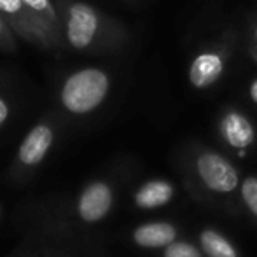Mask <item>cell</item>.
Returning a JSON list of instances; mask_svg holds the SVG:
<instances>
[{
	"label": "cell",
	"instance_id": "cell-1",
	"mask_svg": "<svg viewBox=\"0 0 257 257\" xmlns=\"http://www.w3.org/2000/svg\"><path fill=\"white\" fill-rule=\"evenodd\" d=\"M193 173L198 186L215 198H229L240 189V172L220 153L210 149L198 151L193 159Z\"/></svg>",
	"mask_w": 257,
	"mask_h": 257
},
{
	"label": "cell",
	"instance_id": "cell-2",
	"mask_svg": "<svg viewBox=\"0 0 257 257\" xmlns=\"http://www.w3.org/2000/svg\"><path fill=\"white\" fill-rule=\"evenodd\" d=\"M107 74L100 68L88 67L74 72L61 88V103L74 114H86L98 107L108 93Z\"/></svg>",
	"mask_w": 257,
	"mask_h": 257
},
{
	"label": "cell",
	"instance_id": "cell-3",
	"mask_svg": "<svg viewBox=\"0 0 257 257\" xmlns=\"http://www.w3.org/2000/svg\"><path fill=\"white\" fill-rule=\"evenodd\" d=\"M0 13L9 18L14 30L20 32L23 37L39 42H51L53 39L56 41V30L35 16L23 0H0Z\"/></svg>",
	"mask_w": 257,
	"mask_h": 257
},
{
	"label": "cell",
	"instance_id": "cell-4",
	"mask_svg": "<svg viewBox=\"0 0 257 257\" xmlns=\"http://www.w3.org/2000/svg\"><path fill=\"white\" fill-rule=\"evenodd\" d=\"M98 13L84 2H75L68 7L67 41L74 49H86L98 32Z\"/></svg>",
	"mask_w": 257,
	"mask_h": 257
},
{
	"label": "cell",
	"instance_id": "cell-5",
	"mask_svg": "<svg viewBox=\"0 0 257 257\" xmlns=\"http://www.w3.org/2000/svg\"><path fill=\"white\" fill-rule=\"evenodd\" d=\"M219 132L226 146L234 151H247L255 142V128L247 115L238 110H226L220 117Z\"/></svg>",
	"mask_w": 257,
	"mask_h": 257
},
{
	"label": "cell",
	"instance_id": "cell-6",
	"mask_svg": "<svg viewBox=\"0 0 257 257\" xmlns=\"http://www.w3.org/2000/svg\"><path fill=\"white\" fill-rule=\"evenodd\" d=\"M226 61L224 56L217 51L200 53L189 67V81L196 89H206L213 86L224 74Z\"/></svg>",
	"mask_w": 257,
	"mask_h": 257
},
{
	"label": "cell",
	"instance_id": "cell-7",
	"mask_svg": "<svg viewBox=\"0 0 257 257\" xmlns=\"http://www.w3.org/2000/svg\"><path fill=\"white\" fill-rule=\"evenodd\" d=\"M112 205L110 187L103 182H95L84 191L79 201V213L88 222L100 220Z\"/></svg>",
	"mask_w": 257,
	"mask_h": 257
},
{
	"label": "cell",
	"instance_id": "cell-8",
	"mask_svg": "<svg viewBox=\"0 0 257 257\" xmlns=\"http://www.w3.org/2000/svg\"><path fill=\"white\" fill-rule=\"evenodd\" d=\"M179 229L170 222H149L137 227L133 240L144 248H165L177 240Z\"/></svg>",
	"mask_w": 257,
	"mask_h": 257
},
{
	"label": "cell",
	"instance_id": "cell-9",
	"mask_svg": "<svg viewBox=\"0 0 257 257\" xmlns=\"http://www.w3.org/2000/svg\"><path fill=\"white\" fill-rule=\"evenodd\" d=\"M53 144V132L49 126L39 124L32 130L20 147V159L25 165H37Z\"/></svg>",
	"mask_w": 257,
	"mask_h": 257
},
{
	"label": "cell",
	"instance_id": "cell-10",
	"mask_svg": "<svg viewBox=\"0 0 257 257\" xmlns=\"http://www.w3.org/2000/svg\"><path fill=\"white\" fill-rule=\"evenodd\" d=\"M175 189L166 180H149L135 194V201L140 208H159L173 200Z\"/></svg>",
	"mask_w": 257,
	"mask_h": 257
},
{
	"label": "cell",
	"instance_id": "cell-11",
	"mask_svg": "<svg viewBox=\"0 0 257 257\" xmlns=\"http://www.w3.org/2000/svg\"><path fill=\"white\" fill-rule=\"evenodd\" d=\"M198 245L205 257H240V252L231 240H227L220 231L205 227L198 234Z\"/></svg>",
	"mask_w": 257,
	"mask_h": 257
},
{
	"label": "cell",
	"instance_id": "cell-12",
	"mask_svg": "<svg viewBox=\"0 0 257 257\" xmlns=\"http://www.w3.org/2000/svg\"><path fill=\"white\" fill-rule=\"evenodd\" d=\"M240 201L243 208L257 220V175H248L240 184Z\"/></svg>",
	"mask_w": 257,
	"mask_h": 257
},
{
	"label": "cell",
	"instance_id": "cell-13",
	"mask_svg": "<svg viewBox=\"0 0 257 257\" xmlns=\"http://www.w3.org/2000/svg\"><path fill=\"white\" fill-rule=\"evenodd\" d=\"M23 4L35 14V16L44 20L46 23H49L54 30H56L58 16H56V11H54L51 0H23Z\"/></svg>",
	"mask_w": 257,
	"mask_h": 257
},
{
	"label": "cell",
	"instance_id": "cell-14",
	"mask_svg": "<svg viewBox=\"0 0 257 257\" xmlns=\"http://www.w3.org/2000/svg\"><path fill=\"white\" fill-rule=\"evenodd\" d=\"M163 257H205L203 250L196 247L191 241H173L168 247H165Z\"/></svg>",
	"mask_w": 257,
	"mask_h": 257
},
{
	"label": "cell",
	"instance_id": "cell-15",
	"mask_svg": "<svg viewBox=\"0 0 257 257\" xmlns=\"http://www.w3.org/2000/svg\"><path fill=\"white\" fill-rule=\"evenodd\" d=\"M7 115H9V107H7V103L4 102L2 98H0V124L6 121Z\"/></svg>",
	"mask_w": 257,
	"mask_h": 257
},
{
	"label": "cell",
	"instance_id": "cell-16",
	"mask_svg": "<svg viewBox=\"0 0 257 257\" xmlns=\"http://www.w3.org/2000/svg\"><path fill=\"white\" fill-rule=\"evenodd\" d=\"M250 53H252V58L257 61V27L254 30V37H252V44H250Z\"/></svg>",
	"mask_w": 257,
	"mask_h": 257
},
{
	"label": "cell",
	"instance_id": "cell-17",
	"mask_svg": "<svg viewBox=\"0 0 257 257\" xmlns=\"http://www.w3.org/2000/svg\"><path fill=\"white\" fill-rule=\"evenodd\" d=\"M248 93H250L252 102L257 103V79H255V81H252V82H250V88H248Z\"/></svg>",
	"mask_w": 257,
	"mask_h": 257
},
{
	"label": "cell",
	"instance_id": "cell-18",
	"mask_svg": "<svg viewBox=\"0 0 257 257\" xmlns=\"http://www.w3.org/2000/svg\"><path fill=\"white\" fill-rule=\"evenodd\" d=\"M4 35V21H2V16H0V37Z\"/></svg>",
	"mask_w": 257,
	"mask_h": 257
}]
</instances>
